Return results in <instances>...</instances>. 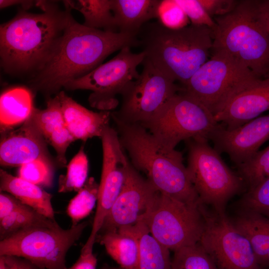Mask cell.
<instances>
[{"instance_id":"2","label":"cell","mask_w":269,"mask_h":269,"mask_svg":"<svg viewBox=\"0 0 269 269\" xmlns=\"http://www.w3.org/2000/svg\"><path fill=\"white\" fill-rule=\"evenodd\" d=\"M41 13L20 11L0 26L1 66L9 73L36 72L62 35L71 9H58L54 2L36 1Z\"/></svg>"},{"instance_id":"34","label":"cell","mask_w":269,"mask_h":269,"mask_svg":"<svg viewBox=\"0 0 269 269\" xmlns=\"http://www.w3.org/2000/svg\"><path fill=\"white\" fill-rule=\"evenodd\" d=\"M244 210L260 213L269 218V177L248 190L240 201Z\"/></svg>"},{"instance_id":"20","label":"cell","mask_w":269,"mask_h":269,"mask_svg":"<svg viewBox=\"0 0 269 269\" xmlns=\"http://www.w3.org/2000/svg\"><path fill=\"white\" fill-rule=\"evenodd\" d=\"M30 117L46 141L55 149L58 163L65 166L67 149L75 139L66 126L58 95L47 100L45 109L34 108Z\"/></svg>"},{"instance_id":"29","label":"cell","mask_w":269,"mask_h":269,"mask_svg":"<svg viewBox=\"0 0 269 269\" xmlns=\"http://www.w3.org/2000/svg\"><path fill=\"white\" fill-rule=\"evenodd\" d=\"M88 172V160L82 146L67 165L66 174L59 176L58 192L78 191L87 180Z\"/></svg>"},{"instance_id":"41","label":"cell","mask_w":269,"mask_h":269,"mask_svg":"<svg viewBox=\"0 0 269 269\" xmlns=\"http://www.w3.org/2000/svg\"><path fill=\"white\" fill-rule=\"evenodd\" d=\"M36 1L33 0H0V7L3 8L13 5L20 4L23 9H27L32 7Z\"/></svg>"},{"instance_id":"3","label":"cell","mask_w":269,"mask_h":269,"mask_svg":"<svg viewBox=\"0 0 269 269\" xmlns=\"http://www.w3.org/2000/svg\"><path fill=\"white\" fill-rule=\"evenodd\" d=\"M111 117L131 163L157 191L185 203L201 204L181 152L165 147L141 125Z\"/></svg>"},{"instance_id":"37","label":"cell","mask_w":269,"mask_h":269,"mask_svg":"<svg viewBox=\"0 0 269 269\" xmlns=\"http://www.w3.org/2000/svg\"><path fill=\"white\" fill-rule=\"evenodd\" d=\"M199 0L211 17L220 16L228 14L235 7L238 1L234 0Z\"/></svg>"},{"instance_id":"10","label":"cell","mask_w":269,"mask_h":269,"mask_svg":"<svg viewBox=\"0 0 269 269\" xmlns=\"http://www.w3.org/2000/svg\"><path fill=\"white\" fill-rule=\"evenodd\" d=\"M202 204L183 202L157 191L139 222L169 250L198 243L204 230Z\"/></svg>"},{"instance_id":"27","label":"cell","mask_w":269,"mask_h":269,"mask_svg":"<svg viewBox=\"0 0 269 269\" xmlns=\"http://www.w3.org/2000/svg\"><path fill=\"white\" fill-rule=\"evenodd\" d=\"M65 7L79 11L84 17L85 26L113 32H118L112 10V0L63 1Z\"/></svg>"},{"instance_id":"9","label":"cell","mask_w":269,"mask_h":269,"mask_svg":"<svg viewBox=\"0 0 269 269\" xmlns=\"http://www.w3.org/2000/svg\"><path fill=\"white\" fill-rule=\"evenodd\" d=\"M220 125L206 108L181 90L141 126L165 147L175 149L182 140L197 137L209 140Z\"/></svg>"},{"instance_id":"7","label":"cell","mask_w":269,"mask_h":269,"mask_svg":"<svg viewBox=\"0 0 269 269\" xmlns=\"http://www.w3.org/2000/svg\"><path fill=\"white\" fill-rule=\"evenodd\" d=\"M204 137L186 140L187 169L201 203L225 212L228 202L240 193L246 184L222 159L220 153Z\"/></svg>"},{"instance_id":"32","label":"cell","mask_w":269,"mask_h":269,"mask_svg":"<svg viewBox=\"0 0 269 269\" xmlns=\"http://www.w3.org/2000/svg\"><path fill=\"white\" fill-rule=\"evenodd\" d=\"M45 218L28 206L14 211L0 219V240Z\"/></svg>"},{"instance_id":"22","label":"cell","mask_w":269,"mask_h":269,"mask_svg":"<svg viewBox=\"0 0 269 269\" xmlns=\"http://www.w3.org/2000/svg\"><path fill=\"white\" fill-rule=\"evenodd\" d=\"M0 189L46 218L55 220L52 195L41 187L0 170Z\"/></svg>"},{"instance_id":"6","label":"cell","mask_w":269,"mask_h":269,"mask_svg":"<svg viewBox=\"0 0 269 269\" xmlns=\"http://www.w3.org/2000/svg\"><path fill=\"white\" fill-rule=\"evenodd\" d=\"M87 223L64 229L45 218L0 240V256L23 258L40 269H66L65 258Z\"/></svg>"},{"instance_id":"14","label":"cell","mask_w":269,"mask_h":269,"mask_svg":"<svg viewBox=\"0 0 269 269\" xmlns=\"http://www.w3.org/2000/svg\"><path fill=\"white\" fill-rule=\"evenodd\" d=\"M101 138L103 150L101 177L91 232L84 246L86 248H93L105 219L123 188L130 162L116 130L109 126Z\"/></svg>"},{"instance_id":"16","label":"cell","mask_w":269,"mask_h":269,"mask_svg":"<svg viewBox=\"0 0 269 269\" xmlns=\"http://www.w3.org/2000/svg\"><path fill=\"white\" fill-rule=\"evenodd\" d=\"M269 139V114L232 130L220 124L209 138L214 148L227 153L236 166L251 158Z\"/></svg>"},{"instance_id":"28","label":"cell","mask_w":269,"mask_h":269,"mask_svg":"<svg viewBox=\"0 0 269 269\" xmlns=\"http://www.w3.org/2000/svg\"><path fill=\"white\" fill-rule=\"evenodd\" d=\"M98 191L99 184L93 177L89 178L70 201L66 212L71 219L72 226L77 225L90 214L97 202Z\"/></svg>"},{"instance_id":"31","label":"cell","mask_w":269,"mask_h":269,"mask_svg":"<svg viewBox=\"0 0 269 269\" xmlns=\"http://www.w3.org/2000/svg\"><path fill=\"white\" fill-rule=\"evenodd\" d=\"M237 167L238 174L247 185L248 190L255 188L269 177V145L259 150L249 160Z\"/></svg>"},{"instance_id":"19","label":"cell","mask_w":269,"mask_h":269,"mask_svg":"<svg viewBox=\"0 0 269 269\" xmlns=\"http://www.w3.org/2000/svg\"><path fill=\"white\" fill-rule=\"evenodd\" d=\"M58 96L66 126L75 140L86 141L93 137H101L112 118L110 111L95 112L81 106L64 91Z\"/></svg>"},{"instance_id":"35","label":"cell","mask_w":269,"mask_h":269,"mask_svg":"<svg viewBox=\"0 0 269 269\" xmlns=\"http://www.w3.org/2000/svg\"><path fill=\"white\" fill-rule=\"evenodd\" d=\"M159 21L171 29H178L187 25L188 18L174 0H162L158 11Z\"/></svg>"},{"instance_id":"1","label":"cell","mask_w":269,"mask_h":269,"mask_svg":"<svg viewBox=\"0 0 269 269\" xmlns=\"http://www.w3.org/2000/svg\"><path fill=\"white\" fill-rule=\"evenodd\" d=\"M139 45L137 36L87 27L76 21L70 11L62 35L43 65L34 74L31 87L44 94L56 93L101 65L113 52Z\"/></svg>"},{"instance_id":"15","label":"cell","mask_w":269,"mask_h":269,"mask_svg":"<svg viewBox=\"0 0 269 269\" xmlns=\"http://www.w3.org/2000/svg\"><path fill=\"white\" fill-rule=\"evenodd\" d=\"M157 191L130 161L123 188L99 232L116 231L136 224L147 212Z\"/></svg>"},{"instance_id":"38","label":"cell","mask_w":269,"mask_h":269,"mask_svg":"<svg viewBox=\"0 0 269 269\" xmlns=\"http://www.w3.org/2000/svg\"><path fill=\"white\" fill-rule=\"evenodd\" d=\"M26 206L12 195L3 192L0 193V219Z\"/></svg>"},{"instance_id":"26","label":"cell","mask_w":269,"mask_h":269,"mask_svg":"<svg viewBox=\"0 0 269 269\" xmlns=\"http://www.w3.org/2000/svg\"><path fill=\"white\" fill-rule=\"evenodd\" d=\"M139 246L137 269H171L169 250L157 241L142 222L130 226Z\"/></svg>"},{"instance_id":"30","label":"cell","mask_w":269,"mask_h":269,"mask_svg":"<svg viewBox=\"0 0 269 269\" xmlns=\"http://www.w3.org/2000/svg\"><path fill=\"white\" fill-rule=\"evenodd\" d=\"M174 252L171 269H217L199 243Z\"/></svg>"},{"instance_id":"4","label":"cell","mask_w":269,"mask_h":269,"mask_svg":"<svg viewBox=\"0 0 269 269\" xmlns=\"http://www.w3.org/2000/svg\"><path fill=\"white\" fill-rule=\"evenodd\" d=\"M137 37L145 59L182 86L208 60L213 46L211 28L192 24L171 29L159 21L147 22Z\"/></svg>"},{"instance_id":"17","label":"cell","mask_w":269,"mask_h":269,"mask_svg":"<svg viewBox=\"0 0 269 269\" xmlns=\"http://www.w3.org/2000/svg\"><path fill=\"white\" fill-rule=\"evenodd\" d=\"M2 133L0 163L3 166H20L36 159L51 161L43 135L30 117L16 130Z\"/></svg>"},{"instance_id":"40","label":"cell","mask_w":269,"mask_h":269,"mask_svg":"<svg viewBox=\"0 0 269 269\" xmlns=\"http://www.w3.org/2000/svg\"><path fill=\"white\" fill-rule=\"evenodd\" d=\"M1 256L4 257L7 269H40L24 259L10 256Z\"/></svg>"},{"instance_id":"39","label":"cell","mask_w":269,"mask_h":269,"mask_svg":"<svg viewBox=\"0 0 269 269\" xmlns=\"http://www.w3.org/2000/svg\"><path fill=\"white\" fill-rule=\"evenodd\" d=\"M97 262L93 250L82 249L77 261L71 267L66 269H96Z\"/></svg>"},{"instance_id":"25","label":"cell","mask_w":269,"mask_h":269,"mask_svg":"<svg viewBox=\"0 0 269 269\" xmlns=\"http://www.w3.org/2000/svg\"><path fill=\"white\" fill-rule=\"evenodd\" d=\"M34 108L31 93L27 88L16 87L4 91L0 98L1 133L21 125L30 117Z\"/></svg>"},{"instance_id":"8","label":"cell","mask_w":269,"mask_h":269,"mask_svg":"<svg viewBox=\"0 0 269 269\" xmlns=\"http://www.w3.org/2000/svg\"><path fill=\"white\" fill-rule=\"evenodd\" d=\"M260 79L227 52L212 49L211 57L181 90L214 115L236 93Z\"/></svg>"},{"instance_id":"36","label":"cell","mask_w":269,"mask_h":269,"mask_svg":"<svg viewBox=\"0 0 269 269\" xmlns=\"http://www.w3.org/2000/svg\"><path fill=\"white\" fill-rule=\"evenodd\" d=\"M183 10L191 24L208 26L212 29L215 22L204 9L199 0H174Z\"/></svg>"},{"instance_id":"21","label":"cell","mask_w":269,"mask_h":269,"mask_svg":"<svg viewBox=\"0 0 269 269\" xmlns=\"http://www.w3.org/2000/svg\"><path fill=\"white\" fill-rule=\"evenodd\" d=\"M160 0H112L118 32L137 36L142 26L158 19Z\"/></svg>"},{"instance_id":"42","label":"cell","mask_w":269,"mask_h":269,"mask_svg":"<svg viewBox=\"0 0 269 269\" xmlns=\"http://www.w3.org/2000/svg\"><path fill=\"white\" fill-rule=\"evenodd\" d=\"M259 1L261 14L269 33V0Z\"/></svg>"},{"instance_id":"23","label":"cell","mask_w":269,"mask_h":269,"mask_svg":"<svg viewBox=\"0 0 269 269\" xmlns=\"http://www.w3.org/2000/svg\"><path fill=\"white\" fill-rule=\"evenodd\" d=\"M231 220L249 241L260 265L264 269H269V218L244 210Z\"/></svg>"},{"instance_id":"33","label":"cell","mask_w":269,"mask_h":269,"mask_svg":"<svg viewBox=\"0 0 269 269\" xmlns=\"http://www.w3.org/2000/svg\"><path fill=\"white\" fill-rule=\"evenodd\" d=\"M19 178L40 187H52L54 179L52 162L44 159H36L20 166Z\"/></svg>"},{"instance_id":"24","label":"cell","mask_w":269,"mask_h":269,"mask_svg":"<svg viewBox=\"0 0 269 269\" xmlns=\"http://www.w3.org/2000/svg\"><path fill=\"white\" fill-rule=\"evenodd\" d=\"M99 240L120 269H137L138 242L130 226L103 233Z\"/></svg>"},{"instance_id":"12","label":"cell","mask_w":269,"mask_h":269,"mask_svg":"<svg viewBox=\"0 0 269 269\" xmlns=\"http://www.w3.org/2000/svg\"><path fill=\"white\" fill-rule=\"evenodd\" d=\"M137 78L122 94L119 111L111 113L120 120L140 125L150 120L182 87L144 59Z\"/></svg>"},{"instance_id":"18","label":"cell","mask_w":269,"mask_h":269,"mask_svg":"<svg viewBox=\"0 0 269 269\" xmlns=\"http://www.w3.org/2000/svg\"><path fill=\"white\" fill-rule=\"evenodd\" d=\"M269 110V78L258 79L234 95L213 116L232 130Z\"/></svg>"},{"instance_id":"5","label":"cell","mask_w":269,"mask_h":269,"mask_svg":"<svg viewBox=\"0 0 269 269\" xmlns=\"http://www.w3.org/2000/svg\"><path fill=\"white\" fill-rule=\"evenodd\" d=\"M213 18L212 49L227 52L258 78H269V33L259 0H238L231 12Z\"/></svg>"},{"instance_id":"11","label":"cell","mask_w":269,"mask_h":269,"mask_svg":"<svg viewBox=\"0 0 269 269\" xmlns=\"http://www.w3.org/2000/svg\"><path fill=\"white\" fill-rule=\"evenodd\" d=\"M130 47L121 49L118 54L87 74L73 80L64 87L70 90L92 91L89 97L92 107L109 111L118 105L117 95L121 94L139 75L137 68L145 59L143 51L134 53Z\"/></svg>"},{"instance_id":"13","label":"cell","mask_w":269,"mask_h":269,"mask_svg":"<svg viewBox=\"0 0 269 269\" xmlns=\"http://www.w3.org/2000/svg\"><path fill=\"white\" fill-rule=\"evenodd\" d=\"M205 219L199 243L217 269H264L246 237L225 212L210 213L202 206Z\"/></svg>"}]
</instances>
